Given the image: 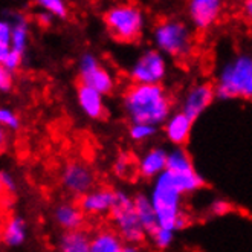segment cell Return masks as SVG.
Returning <instances> with one entry per match:
<instances>
[{
    "instance_id": "e0dca14e",
    "label": "cell",
    "mask_w": 252,
    "mask_h": 252,
    "mask_svg": "<svg viewBox=\"0 0 252 252\" xmlns=\"http://www.w3.org/2000/svg\"><path fill=\"white\" fill-rule=\"evenodd\" d=\"M6 16L12 23L11 51H16L26 57L29 49V41H31V22L20 11H11Z\"/></svg>"
},
{
    "instance_id": "484cf974",
    "label": "cell",
    "mask_w": 252,
    "mask_h": 252,
    "mask_svg": "<svg viewBox=\"0 0 252 252\" xmlns=\"http://www.w3.org/2000/svg\"><path fill=\"white\" fill-rule=\"evenodd\" d=\"M176 231L164 228V226H156L150 234H148V240H150L152 246H155L159 251H165L171 248L174 243Z\"/></svg>"
},
{
    "instance_id": "4dcf8cb0",
    "label": "cell",
    "mask_w": 252,
    "mask_h": 252,
    "mask_svg": "<svg viewBox=\"0 0 252 252\" xmlns=\"http://www.w3.org/2000/svg\"><path fill=\"white\" fill-rule=\"evenodd\" d=\"M14 87V72L0 66V92L9 94Z\"/></svg>"
},
{
    "instance_id": "277c9868",
    "label": "cell",
    "mask_w": 252,
    "mask_h": 252,
    "mask_svg": "<svg viewBox=\"0 0 252 252\" xmlns=\"http://www.w3.org/2000/svg\"><path fill=\"white\" fill-rule=\"evenodd\" d=\"M104 25L107 32L121 43L138 41L147 26V16L136 3H115L104 12Z\"/></svg>"
},
{
    "instance_id": "9c48e42d",
    "label": "cell",
    "mask_w": 252,
    "mask_h": 252,
    "mask_svg": "<svg viewBox=\"0 0 252 252\" xmlns=\"http://www.w3.org/2000/svg\"><path fill=\"white\" fill-rule=\"evenodd\" d=\"M63 189L73 199H80L96 185V174L92 167L83 160H69L60 171Z\"/></svg>"
},
{
    "instance_id": "8992f818",
    "label": "cell",
    "mask_w": 252,
    "mask_h": 252,
    "mask_svg": "<svg viewBox=\"0 0 252 252\" xmlns=\"http://www.w3.org/2000/svg\"><path fill=\"white\" fill-rule=\"evenodd\" d=\"M252 77V55L240 52L223 63L216 77V96L220 101L242 98L248 81Z\"/></svg>"
},
{
    "instance_id": "cb8c5ba5",
    "label": "cell",
    "mask_w": 252,
    "mask_h": 252,
    "mask_svg": "<svg viewBox=\"0 0 252 252\" xmlns=\"http://www.w3.org/2000/svg\"><path fill=\"white\" fill-rule=\"evenodd\" d=\"M159 127L153 124H144V123H136V124H130L128 127V138L131 142L135 144H144L152 141L158 136Z\"/></svg>"
},
{
    "instance_id": "5b68a950",
    "label": "cell",
    "mask_w": 252,
    "mask_h": 252,
    "mask_svg": "<svg viewBox=\"0 0 252 252\" xmlns=\"http://www.w3.org/2000/svg\"><path fill=\"white\" fill-rule=\"evenodd\" d=\"M110 220L116 232L123 237L126 245L141 246L148 239V232L139 221L135 208V196L123 188L115 189V203L110 211Z\"/></svg>"
},
{
    "instance_id": "e575fe53",
    "label": "cell",
    "mask_w": 252,
    "mask_h": 252,
    "mask_svg": "<svg viewBox=\"0 0 252 252\" xmlns=\"http://www.w3.org/2000/svg\"><path fill=\"white\" fill-rule=\"evenodd\" d=\"M242 98H243V99H249V101H252V77H251V80L248 81V84H246V87H245Z\"/></svg>"
},
{
    "instance_id": "30bf717a",
    "label": "cell",
    "mask_w": 252,
    "mask_h": 252,
    "mask_svg": "<svg viewBox=\"0 0 252 252\" xmlns=\"http://www.w3.org/2000/svg\"><path fill=\"white\" fill-rule=\"evenodd\" d=\"M226 0H187V17L199 32L210 31L223 16Z\"/></svg>"
},
{
    "instance_id": "f546056e",
    "label": "cell",
    "mask_w": 252,
    "mask_h": 252,
    "mask_svg": "<svg viewBox=\"0 0 252 252\" xmlns=\"http://www.w3.org/2000/svg\"><path fill=\"white\" fill-rule=\"evenodd\" d=\"M231 210H232L231 203L225 199H214L208 206V213L211 216H216V217L226 216Z\"/></svg>"
},
{
    "instance_id": "ffe728a7",
    "label": "cell",
    "mask_w": 252,
    "mask_h": 252,
    "mask_svg": "<svg viewBox=\"0 0 252 252\" xmlns=\"http://www.w3.org/2000/svg\"><path fill=\"white\" fill-rule=\"evenodd\" d=\"M126 242L123 237L112 229H102L92 237L91 252H124Z\"/></svg>"
},
{
    "instance_id": "9a60e30c",
    "label": "cell",
    "mask_w": 252,
    "mask_h": 252,
    "mask_svg": "<svg viewBox=\"0 0 252 252\" xmlns=\"http://www.w3.org/2000/svg\"><path fill=\"white\" fill-rule=\"evenodd\" d=\"M138 176L145 181H153L167 170L168 150L164 147H150L138 158Z\"/></svg>"
},
{
    "instance_id": "1f68e13d",
    "label": "cell",
    "mask_w": 252,
    "mask_h": 252,
    "mask_svg": "<svg viewBox=\"0 0 252 252\" xmlns=\"http://www.w3.org/2000/svg\"><path fill=\"white\" fill-rule=\"evenodd\" d=\"M0 184H2L3 191L8 192V194H16L17 192V181L9 171L2 170V173H0Z\"/></svg>"
},
{
    "instance_id": "ac0fdd59",
    "label": "cell",
    "mask_w": 252,
    "mask_h": 252,
    "mask_svg": "<svg viewBox=\"0 0 252 252\" xmlns=\"http://www.w3.org/2000/svg\"><path fill=\"white\" fill-rule=\"evenodd\" d=\"M91 242L92 237L84 229H67L57 237L55 248L62 252H91Z\"/></svg>"
},
{
    "instance_id": "5bb4252c",
    "label": "cell",
    "mask_w": 252,
    "mask_h": 252,
    "mask_svg": "<svg viewBox=\"0 0 252 252\" xmlns=\"http://www.w3.org/2000/svg\"><path fill=\"white\" fill-rule=\"evenodd\" d=\"M192 124H194V120L179 109L177 112H173L162 124V131L173 147H185L191 136Z\"/></svg>"
},
{
    "instance_id": "44dd1931",
    "label": "cell",
    "mask_w": 252,
    "mask_h": 252,
    "mask_svg": "<svg viewBox=\"0 0 252 252\" xmlns=\"http://www.w3.org/2000/svg\"><path fill=\"white\" fill-rule=\"evenodd\" d=\"M135 208H136L139 221L148 234H150L156 226H159L158 214H156V210L152 203L150 196L145 194V192H138V194H135Z\"/></svg>"
},
{
    "instance_id": "f1b7e54d",
    "label": "cell",
    "mask_w": 252,
    "mask_h": 252,
    "mask_svg": "<svg viewBox=\"0 0 252 252\" xmlns=\"http://www.w3.org/2000/svg\"><path fill=\"white\" fill-rule=\"evenodd\" d=\"M25 60H26V57H23L22 54H19L16 51H9L8 55L0 60V66H3L12 72H17L25 64Z\"/></svg>"
},
{
    "instance_id": "7402d4cb",
    "label": "cell",
    "mask_w": 252,
    "mask_h": 252,
    "mask_svg": "<svg viewBox=\"0 0 252 252\" xmlns=\"http://www.w3.org/2000/svg\"><path fill=\"white\" fill-rule=\"evenodd\" d=\"M167 170L174 173H187L196 170L194 164H192L191 156L184 147H174L168 152V162H167Z\"/></svg>"
},
{
    "instance_id": "2e32d148",
    "label": "cell",
    "mask_w": 252,
    "mask_h": 252,
    "mask_svg": "<svg viewBox=\"0 0 252 252\" xmlns=\"http://www.w3.org/2000/svg\"><path fill=\"white\" fill-rule=\"evenodd\" d=\"M84 213L80 205L73 202H60L54 206L52 220L54 223L62 231L67 229H78L84 223Z\"/></svg>"
},
{
    "instance_id": "4fadbf2b",
    "label": "cell",
    "mask_w": 252,
    "mask_h": 252,
    "mask_svg": "<svg viewBox=\"0 0 252 252\" xmlns=\"http://www.w3.org/2000/svg\"><path fill=\"white\" fill-rule=\"evenodd\" d=\"M115 203V189L95 187L78 199V205L86 216H107Z\"/></svg>"
},
{
    "instance_id": "d6986e66",
    "label": "cell",
    "mask_w": 252,
    "mask_h": 252,
    "mask_svg": "<svg viewBox=\"0 0 252 252\" xmlns=\"http://www.w3.org/2000/svg\"><path fill=\"white\" fill-rule=\"evenodd\" d=\"M28 240V225L22 216H11L6 219L3 231H2V242L9 249L22 248Z\"/></svg>"
},
{
    "instance_id": "ba28073f",
    "label": "cell",
    "mask_w": 252,
    "mask_h": 252,
    "mask_svg": "<svg viewBox=\"0 0 252 252\" xmlns=\"http://www.w3.org/2000/svg\"><path fill=\"white\" fill-rule=\"evenodd\" d=\"M78 80L92 86L102 95H112L116 89V78L109 67L101 66L94 52H84L78 58Z\"/></svg>"
},
{
    "instance_id": "7c38bea8",
    "label": "cell",
    "mask_w": 252,
    "mask_h": 252,
    "mask_svg": "<svg viewBox=\"0 0 252 252\" xmlns=\"http://www.w3.org/2000/svg\"><path fill=\"white\" fill-rule=\"evenodd\" d=\"M104 96L106 95H102L99 91H96V89L86 83H80L75 91V98L80 112L92 121L102 120L106 116L107 110H106Z\"/></svg>"
},
{
    "instance_id": "d6a6232c",
    "label": "cell",
    "mask_w": 252,
    "mask_h": 252,
    "mask_svg": "<svg viewBox=\"0 0 252 252\" xmlns=\"http://www.w3.org/2000/svg\"><path fill=\"white\" fill-rule=\"evenodd\" d=\"M57 19L52 16L51 12H46V11H38L37 14V22L40 23V26H44V28H51L54 25Z\"/></svg>"
},
{
    "instance_id": "8fae6325",
    "label": "cell",
    "mask_w": 252,
    "mask_h": 252,
    "mask_svg": "<svg viewBox=\"0 0 252 252\" xmlns=\"http://www.w3.org/2000/svg\"><path fill=\"white\" fill-rule=\"evenodd\" d=\"M214 99H217L214 84L208 81H200L187 89V92L181 98L179 109L196 121L213 104Z\"/></svg>"
},
{
    "instance_id": "83f0119b",
    "label": "cell",
    "mask_w": 252,
    "mask_h": 252,
    "mask_svg": "<svg viewBox=\"0 0 252 252\" xmlns=\"http://www.w3.org/2000/svg\"><path fill=\"white\" fill-rule=\"evenodd\" d=\"M0 126L9 131H17L22 126L20 116L11 107H2L0 109Z\"/></svg>"
},
{
    "instance_id": "3957f363",
    "label": "cell",
    "mask_w": 252,
    "mask_h": 252,
    "mask_svg": "<svg viewBox=\"0 0 252 252\" xmlns=\"http://www.w3.org/2000/svg\"><path fill=\"white\" fill-rule=\"evenodd\" d=\"M152 43L173 60H187L196 46V29L181 19H164L155 25Z\"/></svg>"
},
{
    "instance_id": "52a82bcc",
    "label": "cell",
    "mask_w": 252,
    "mask_h": 252,
    "mask_svg": "<svg viewBox=\"0 0 252 252\" xmlns=\"http://www.w3.org/2000/svg\"><path fill=\"white\" fill-rule=\"evenodd\" d=\"M168 77V60L159 49H144L128 67V78L131 83L139 84H162Z\"/></svg>"
},
{
    "instance_id": "4316f807",
    "label": "cell",
    "mask_w": 252,
    "mask_h": 252,
    "mask_svg": "<svg viewBox=\"0 0 252 252\" xmlns=\"http://www.w3.org/2000/svg\"><path fill=\"white\" fill-rule=\"evenodd\" d=\"M12 41V23L8 16H5L0 22V60L8 55L11 51Z\"/></svg>"
},
{
    "instance_id": "d4e9b609",
    "label": "cell",
    "mask_w": 252,
    "mask_h": 252,
    "mask_svg": "<svg viewBox=\"0 0 252 252\" xmlns=\"http://www.w3.org/2000/svg\"><path fill=\"white\" fill-rule=\"evenodd\" d=\"M38 11L51 12L57 20H64L69 16L67 0H32Z\"/></svg>"
},
{
    "instance_id": "7a4b0ae2",
    "label": "cell",
    "mask_w": 252,
    "mask_h": 252,
    "mask_svg": "<svg viewBox=\"0 0 252 252\" xmlns=\"http://www.w3.org/2000/svg\"><path fill=\"white\" fill-rule=\"evenodd\" d=\"M148 196L156 210L159 226L179 232L189 225V219L184 208L185 194L176 185L168 170L160 173L156 179L152 181Z\"/></svg>"
},
{
    "instance_id": "6da1fadb",
    "label": "cell",
    "mask_w": 252,
    "mask_h": 252,
    "mask_svg": "<svg viewBox=\"0 0 252 252\" xmlns=\"http://www.w3.org/2000/svg\"><path fill=\"white\" fill-rule=\"evenodd\" d=\"M121 109L130 124L144 123L160 127L173 113V99L162 84L133 83L121 96Z\"/></svg>"
},
{
    "instance_id": "836d02e7",
    "label": "cell",
    "mask_w": 252,
    "mask_h": 252,
    "mask_svg": "<svg viewBox=\"0 0 252 252\" xmlns=\"http://www.w3.org/2000/svg\"><path fill=\"white\" fill-rule=\"evenodd\" d=\"M243 14H245V17L252 23V0H243Z\"/></svg>"
},
{
    "instance_id": "603a6c76",
    "label": "cell",
    "mask_w": 252,
    "mask_h": 252,
    "mask_svg": "<svg viewBox=\"0 0 252 252\" xmlns=\"http://www.w3.org/2000/svg\"><path fill=\"white\" fill-rule=\"evenodd\" d=\"M136 160L138 159H135L130 153L121 152L113 160V165H112L113 174L124 181L130 179V177H133V174H138V162Z\"/></svg>"
}]
</instances>
